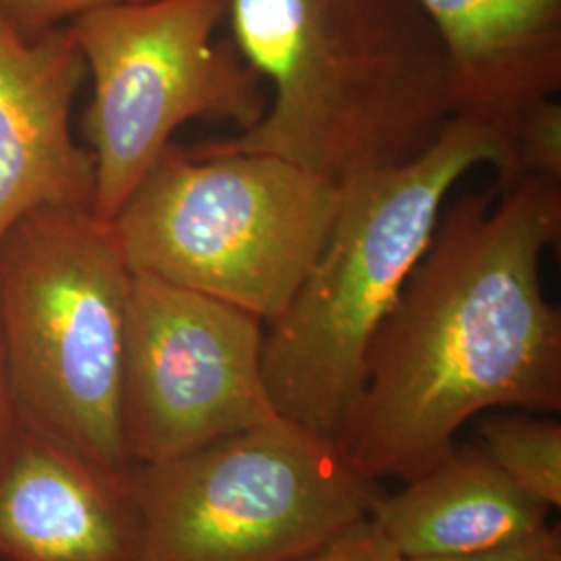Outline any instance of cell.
Returning <instances> with one entry per match:
<instances>
[{"instance_id": "obj_1", "label": "cell", "mask_w": 561, "mask_h": 561, "mask_svg": "<svg viewBox=\"0 0 561 561\" xmlns=\"http://www.w3.org/2000/svg\"><path fill=\"white\" fill-rule=\"evenodd\" d=\"M561 236L560 181L466 194L442 217L366 354L337 447L364 479L412 481L497 408L561 410V310L542 256Z\"/></svg>"}, {"instance_id": "obj_2", "label": "cell", "mask_w": 561, "mask_h": 561, "mask_svg": "<svg viewBox=\"0 0 561 561\" xmlns=\"http://www.w3.org/2000/svg\"><path fill=\"white\" fill-rule=\"evenodd\" d=\"M273 101L248 131L192 146L256 152L343 183L419 159L456 119L442 38L416 0H229Z\"/></svg>"}, {"instance_id": "obj_3", "label": "cell", "mask_w": 561, "mask_h": 561, "mask_svg": "<svg viewBox=\"0 0 561 561\" xmlns=\"http://www.w3.org/2000/svg\"><path fill=\"white\" fill-rule=\"evenodd\" d=\"M505 161L495 129L456 117L419 159L340 183L319 259L266 322L262 381L280 419L340 443L360 403L370 341L421 261L449 192L474 167L502 173Z\"/></svg>"}, {"instance_id": "obj_4", "label": "cell", "mask_w": 561, "mask_h": 561, "mask_svg": "<svg viewBox=\"0 0 561 561\" xmlns=\"http://www.w3.org/2000/svg\"><path fill=\"white\" fill-rule=\"evenodd\" d=\"M340 183L256 152L169 144L106 222L131 275L273 321L331 233Z\"/></svg>"}, {"instance_id": "obj_5", "label": "cell", "mask_w": 561, "mask_h": 561, "mask_svg": "<svg viewBox=\"0 0 561 561\" xmlns=\"http://www.w3.org/2000/svg\"><path fill=\"white\" fill-rule=\"evenodd\" d=\"M131 271L90 210L41 208L0 240V341L21 421L129 477L121 382Z\"/></svg>"}, {"instance_id": "obj_6", "label": "cell", "mask_w": 561, "mask_h": 561, "mask_svg": "<svg viewBox=\"0 0 561 561\" xmlns=\"http://www.w3.org/2000/svg\"><path fill=\"white\" fill-rule=\"evenodd\" d=\"M138 561H296L373 514L379 482L337 443L275 416L171 460L131 466Z\"/></svg>"}, {"instance_id": "obj_7", "label": "cell", "mask_w": 561, "mask_h": 561, "mask_svg": "<svg viewBox=\"0 0 561 561\" xmlns=\"http://www.w3.org/2000/svg\"><path fill=\"white\" fill-rule=\"evenodd\" d=\"M229 0H131L92 9L69 27L92 80L81 119L96 161L92 215L111 222L190 121L252 129L264 80L231 41H217Z\"/></svg>"}, {"instance_id": "obj_8", "label": "cell", "mask_w": 561, "mask_h": 561, "mask_svg": "<svg viewBox=\"0 0 561 561\" xmlns=\"http://www.w3.org/2000/svg\"><path fill=\"white\" fill-rule=\"evenodd\" d=\"M262 343L259 317L134 275L121 382L127 461L171 460L279 416L262 381Z\"/></svg>"}, {"instance_id": "obj_9", "label": "cell", "mask_w": 561, "mask_h": 561, "mask_svg": "<svg viewBox=\"0 0 561 561\" xmlns=\"http://www.w3.org/2000/svg\"><path fill=\"white\" fill-rule=\"evenodd\" d=\"M88 67L67 25L25 41L0 13V240L41 208H94L96 161L71 136Z\"/></svg>"}, {"instance_id": "obj_10", "label": "cell", "mask_w": 561, "mask_h": 561, "mask_svg": "<svg viewBox=\"0 0 561 561\" xmlns=\"http://www.w3.org/2000/svg\"><path fill=\"white\" fill-rule=\"evenodd\" d=\"M129 477L21 421L0 456V561H138Z\"/></svg>"}, {"instance_id": "obj_11", "label": "cell", "mask_w": 561, "mask_h": 561, "mask_svg": "<svg viewBox=\"0 0 561 561\" xmlns=\"http://www.w3.org/2000/svg\"><path fill=\"white\" fill-rule=\"evenodd\" d=\"M442 38L454 115L500 136L561 90V0H416Z\"/></svg>"}, {"instance_id": "obj_12", "label": "cell", "mask_w": 561, "mask_h": 561, "mask_svg": "<svg viewBox=\"0 0 561 561\" xmlns=\"http://www.w3.org/2000/svg\"><path fill=\"white\" fill-rule=\"evenodd\" d=\"M549 507L524 493L481 447H458L375 505L370 520L405 560L472 556L528 539Z\"/></svg>"}, {"instance_id": "obj_13", "label": "cell", "mask_w": 561, "mask_h": 561, "mask_svg": "<svg viewBox=\"0 0 561 561\" xmlns=\"http://www.w3.org/2000/svg\"><path fill=\"white\" fill-rule=\"evenodd\" d=\"M482 449L524 493L561 507V424L533 412L489 414L479 422Z\"/></svg>"}, {"instance_id": "obj_14", "label": "cell", "mask_w": 561, "mask_h": 561, "mask_svg": "<svg viewBox=\"0 0 561 561\" xmlns=\"http://www.w3.org/2000/svg\"><path fill=\"white\" fill-rule=\"evenodd\" d=\"M507 161L497 173L495 190L503 192L526 178L561 183V104L545 99L528 106L502 134Z\"/></svg>"}, {"instance_id": "obj_15", "label": "cell", "mask_w": 561, "mask_h": 561, "mask_svg": "<svg viewBox=\"0 0 561 561\" xmlns=\"http://www.w3.org/2000/svg\"><path fill=\"white\" fill-rule=\"evenodd\" d=\"M113 2L131 0H0V13L18 30L21 38L38 41L83 13Z\"/></svg>"}, {"instance_id": "obj_16", "label": "cell", "mask_w": 561, "mask_h": 561, "mask_svg": "<svg viewBox=\"0 0 561 561\" xmlns=\"http://www.w3.org/2000/svg\"><path fill=\"white\" fill-rule=\"evenodd\" d=\"M296 561H408L387 541L375 522L368 518L356 522L340 537L327 542L321 549Z\"/></svg>"}, {"instance_id": "obj_17", "label": "cell", "mask_w": 561, "mask_h": 561, "mask_svg": "<svg viewBox=\"0 0 561 561\" xmlns=\"http://www.w3.org/2000/svg\"><path fill=\"white\" fill-rule=\"evenodd\" d=\"M408 561H561V530L549 524L537 535L491 551L454 558H416Z\"/></svg>"}, {"instance_id": "obj_18", "label": "cell", "mask_w": 561, "mask_h": 561, "mask_svg": "<svg viewBox=\"0 0 561 561\" xmlns=\"http://www.w3.org/2000/svg\"><path fill=\"white\" fill-rule=\"evenodd\" d=\"M20 424V405H18L15 389H13L4 350H2V341H0V456H2L4 447L13 439V435L18 433Z\"/></svg>"}]
</instances>
